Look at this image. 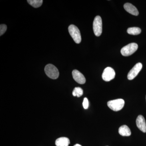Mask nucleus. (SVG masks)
I'll use <instances>...</instances> for the list:
<instances>
[{
  "mask_svg": "<svg viewBox=\"0 0 146 146\" xmlns=\"http://www.w3.org/2000/svg\"><path fill=\"white\" fill-rule=\"evenodd\" d=\"M69 33L76 44H80L81 41L80 31L77 27L74 25H70L68 28Z\"/></svg>",
  "mask_w": 146,
  "mask_h": 146,
  "instance_id": "obj_3",
  "label": "nucleus"
},
{
  "mask_svg": "<svg viewBox=\"0 0 146 146\" xmlns=\"http://www.w3.org/2000/svg\"><path fill=\"white\" fill-rule=\"evenodd\" d=\"M70 143L69 138L65 137L58 138L55 141L56 146H68Z\"/></svg>",
  "mask_w": 146,
  "mask_h": 146,
  "instance_id": "obj_11",
  "label": "nucleus"
},
{
  "mask_svg": "<svg viewBox=\"0 0 146 146\" xmlns=\"http://www.w3.org/2000/svg\"><path fill=\"white\" fill-rule=\"evenodd\" d=\"M93 30L96 36H100L102 31V22L100 16H98L95 17L93 23Z\"/></svg>",
  "mask_w": 146,
  "mask_h": 146,
  "instance_id": "obj_5",
  "label": "nucleus"
},
{
  "mask_svg": "<svg viewBox=\"0 0 146 146\" xmlns=\"http://www.w3.org/2000/svg\"><path fill=\"white\" fill-rule=\"evenodd\" d=\"M125 104V101L122 99H118L110 101L108 102L107 105L110 109L114 111H118L121 110Z\"/></svg>",
  "mask_w": 146,
  "mask_h": 146,
  "instance_id": "obj_2",
  "label": "nucleus"
},
{
  "mask_svg": "<svg viewBox=\"0 0 146 146\" xmlns=\"http://www.w3.org/2000/svg\"><path fill=\"white\" fill-rule=\"evenodd\" d=\"M83 94V91L80 87H75L73 90L72 95L74 96H77L79 98Z\"/></svg>",
  "mask_w": 146,
  "mask_h": 146,
  "instance_id": "obj_15",
  "label": "nucleus"
},
{
  "mask_svg": "<svg viewBox=\"0 0 146 146\" xmlns=\"http://www.w3.org/2000/svg\"><path fill=\"white\" fill-rule=\"evenodd\" d=\"M141 29L136 27L129 28L127 30V33L131 35H138L141 33Z\"/></svg>",
  "mask_w": 146,
  "mask_h": 146,
  "instance_id": "obj_13",
  "label": "nucleus"
},
{
  "mask_svg": "<svg viewBox=\"0 0 146 146\" xmlns=\"http://www.w3.org/2000/svg\"><path fill=\"white\" fill-rule=\"evenodd\" d=\"M143 68V65L141 63H137L134 65L127 75V78L129 80H132L138 75V73Z\"/></svg>",
  "mask_w": 146,
  "mask_h": 146,
  "instance_id": "obj_7",
  "label": "nucleus"
},
{
  "mask_svg": "<svg viewBox=\"0 0 146 146\" xmlns=\"http://www.w3.org/2000/svg\"><path fill=\"white\" fill-rule=\"evenodd\" d=\"M138 45L135 43H130L123 47L121 50V54L123 56H127L131 55L137 50Z\"/></svg>",
  "mask_w": 146,
  "mask_h": 146,
  "instance_id": "obj_4",
  "label": "nucleus"
},
{
  "mask_svg": "<svg viewBox=\"0 0 146 146\" xmlns=\"http://www.w3.org/2000/svg\"></svg>",
  "mask_w": 146,
  "mask_h": 146,
  "instance_id": "obj_19",
  "label": "nucleus"
},
{
  "mask_svg": "<svg viewBox=\"0 0 146 146\" xmlns=\"http://www.w3.org/2000/svg\"><path fill=\"white\" fill-rule=\"evenodd\" d=\"M74 146H82L81 145H79V144H76L75 145H74Z\"/></svg>",
  "mask_w": 146,
  "mask_h": 146,
  "instance_id": "obj_18",
  "label": "nucleus"
},
{
  "mask_svg": "<svg viewBox=\"0 0 146 146\" xmlns=\"http://www.w3.org/2000/svg\"><path fill=\"white\" fill-rule=\"evenodd\" d=\"M82 105H83V106L84 109H87L88 108L89 106V102L87 98H85L84 99Z\"/></svg>",
  "mask_w": 146,
  "mask_h": 146,
  "instance_id": "obj_17",
  "label": "nucleus"
},
{
  "mask_svg": "<svg viewBox=\"0 0 146 146\" xmlns=\"http://www.w3.org/2000/svg\"><path fill=\"white\" fill-rule=\"evenodd\" d=\"M136 124L137 127L144 133L146 132V123L145 118L142 115L138 116L136 120Z\"/></svg>",
  "mask_w": 146,
  "mask_h": 146,
  "instance_id": "obj_9",
  "label": "nucleus"
},
{
  "mask_svg": "<svg viewBox=\"0 0 146 146\" xmlns=\"http://www.w3.org/2000/svg\"><path fill=\"white\" fill-rule=\"evenodd\" d=\"M72 74L73 78L78 83L80 84H84L86 82V79L84 76L79 71L77 70H74Z\"/></svg>",
  "mask_w": 146,
  "mask_h": 146,
  "instance_id": "obj_8",
  "label": "nucleus"
},
{
  "mask_svg": "<svg viewBox=\"0 0 146 146\" xmlns=\"http://www.w3.org/2000/svg\"><path fill=\"white\" fill-rule=\"evenodd\" d=\"M28 3L35 8H37L42 5L43 1L42 0H28Z\"/></svg>",
  "mask_w": 146,
  "mask_h": 146,
  "instance_id": "obj_14",
  "label": "nucleus"
},
{
  "mask_svg": "<svg viewBox=\"0 0 146 146\" xmlns=\"http://www.w3.org/2000/svg\"><path fill=\"white\" fill-rule=\"evenodd\" d=\"M125 9L130 14L134 16H138L139 14L138 9L134 6L129 3H126L124 5Z\"/></svg>",
  "mask_w": 146,
  "mask_h": 146,
  "instance_id": "obj_10",
  "label": "nucleus"
},
{
  "mask_svg": "<svg viewBox=\"0 0 146 146\" xmlns=\"http://www.w3.org/2000/svg\"><path fill=\"white\" fill-rule=\"evenodd\" d=\"M115 71L113 68L107 67L104 69L102 75V78L104 81L108 82L115 78Z\"/></svg>",
  "mask_w": 146,
  "mask_h": 146,
  "instance_id": "obj_6",
  "label": "nucleus"
},
{
  "mask_svg": "<svg viewBox=\"0 0 146 146\" xmlns=\"http://www.w3.org/2000/svg\"><path fill=\"white\" fill-rule=\"evenodd\" d=\"M119 133L123 136H130L131 131L129 127L126 125H123L119 128Z\"/></svg>",
  "mask_w": 146,
  "mask_h": 146,
  "instance_id": "obj_12",
  "label": "nucleus"
},
{
  "mask_svg": "<svg viewBox=\"0 0 146 146\" xmlns=\"http://www.w3.org/2000/svg\"><path fill=\"white\" fill-rule=\"evenodd\" d=\"M7 27L5 25H0V35L1 36L6 31Z\"/></svg>",
  "mask_w": 146,
  "mask_h": 146,
  "instance_id": "obj_16",
  "label": "nucleus"
},
{
  "mask_svg": "<svg viewBox=\"0 0 146 146\" xmlns=\"http://www.w3.org/2000/svg\"><path fill=\"white\" fill-rule=\"evenodd\" d=\"M44 70L46 74L50 78L56 79L59 76V73L58 70L52 64H49L46 65Z\"/></svg>",
  "mask_w": 146,
  "mask_h": 146,
  "instance_id": "obj_1",
  "label": "nucleus"
}]
</instances>
